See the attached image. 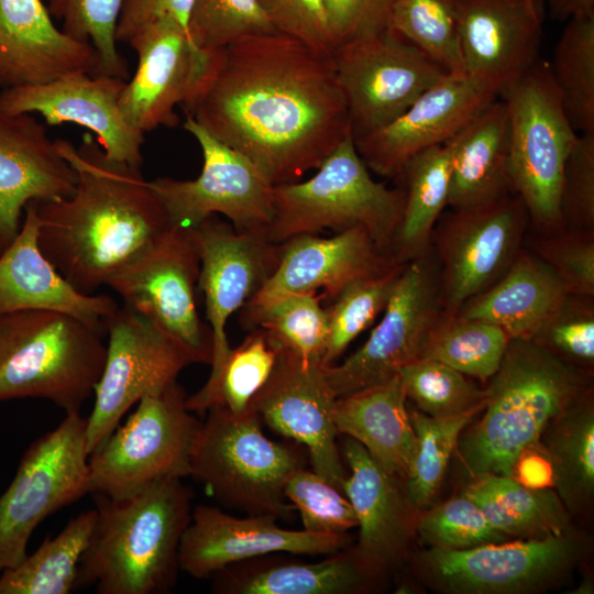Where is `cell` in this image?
Instances as JSON below:
<instances>
[{
	"label": "cell",
	"instance_id": "46",
	"mask_svg": "<svg viewBox=\"0 0 594 594\" xmlns=\"http://www.w3.org/2000/svg\"><path fill=\"white\" fill-rule=\"evenodd\" d=\"M125 0H50L51 16L62 22V32L97 52L96 75L127 80L129 64L117 47L116 31Z\"/></svg>",
	"mask_w": 594,
	"mask_h": 594
},
{
	"label": "cell",
	"instance_id": "35",
	"mask_svg": "<svg viewBox=\"0 0 594 594\" xmlns=\"http://www.w3.org/2000/svg\"><path fill=\"white\" fill-rule=\"evenodd\" d=\"M451 175L449 141L414 156L397 176L404 179V208L391 257L406 264L431 251L432 232L448 207Z\"/></svg>",
	"mask_w": 594,
	"mask_h": 594
},
{
	"label": "cell",
	"instance_id": "16",
	"mask_svg": "<svg viewBox=\"0 0 594 594\" xmlns=\"http://www.w3.org/2000/svg\"><path fill=\"white\" fill-rule=\"evenodd\" d=\"M332 63L353 140L393 121L448 75L388 29L339 45Z\"/></svg>",
	"mask_w": 594,
	"mask_h": 594
},
{
	"label": "cell",
	"instance_id": "4",
	"mask_svg": "<svg viewBox=\"0 0 594 594\" xmlns=\"http://www.w3.org/2000/svg\"><path fill=\"white\" fill-rule=\"evenodd\" d=\"M590 386V373L531 340L510 339L485 388L481 419L461 433L458 447L472 475L512 476L519 453Z\"/></svg>",
	"mask_w": 594,
	"mask_h": 594
},
{
	"label": "cell",
	"instance_id": "44",
	"mask_svg": "<svg viewBox=\"0 0 594 594\" xmlns=\"http://www.w3.org/2000/svg\"><path fill=\"white\" fill-rule=\"evenodd\" d=\"M397 375L406 398L430 417L482 411L485 406V388H479L465 374L440 361L419 358L402 367Z\"/></svg>",
	"mask_w": 594,
	"mask_h": 594
},
{
	"label": "cell",
	"instance_id": "38",
	"mask_svg": "<svg viewBox=\"0 0 594 594\" xmlns=\"http://www.w3.org/2000/svg\"><path fill=\"white\" fill-rule=\"evenodd\" d=\"M509 340L496 324L441 310L420 358L440 361L468 376L487 381L498 370Z\"/></svg>",
	"mask_w": 594,
	"mask_h": 594
},
{
	"label": "cell",
	"instance_id": "13",
	"mask_svg": "<svg viewBox=\"0 0 594 594\" xmlns=\"http://www.w3.org/2000/svg\"><path fill=\"white\" fill-rule=\"evenodd\" d=\"M432 232L439 261L442 311L454 314L470 298L490 288L521 250L529 217L510 194L495 201L452 209Z\"/></svg>",
	"mask_w": 594,
	"mask_h": 594
},
{
	"label": "cell",
	"instance_id": "42",
	"mask_svg": "<svg viewBox=\"0 0 594 594\" xmlns=\"http://www.w3.org/2000/svg\"><path fill=\"white\" fill-rule=\"evenodd\" d=\"M388 30L447 74L464 75L452 0H394Z\"/></svg>",
	"mask_w": 594,
	"mask_h": 594
},
{
	"label": "cell",
	"instance_id": "52",
	"mask_svg": "<svg viewBox=\"0 0 594 594\" xmlns=\"http://www.w3.org/2000/svg\"><path fill=\"white\" fill-rule=\"evenodd\" d=\"M559 209L563 230L594 231V132L580 133L569 153Z\"/></svg>",
	"mask_w": 594,
	"mask_h": 594
},
{
	"label": "cell",
	"instance_id": "3",
	"mask_svg": "<svg viewBox=\"0 0 594 594\" xmlns=\"http://www.w3.org/2000/svg\"><path fill=\"white\" fill-rule=\"evenodd\" d=\"M92 495L97 519L79 563L77 586L95 584L100 594L170 590L191 516V490L179 477H166L123 498Z\"/></svg>",
	"mask_w": 594,
	"mask_h": 594
},
{
	"label": "cell",
	"instance_id": "25",
	"mask_svg": "<svg viewBox=\"0 0 594 594\" xmlns=\"http://www.w3.org/2000/svg\"><path fill=\"white\" fill-rule=\"evenodd\" d=\"M76 180L45 125L0 103V254L18 235L29 202L69 197Z\"/></svg>",
	"mask_w": 594,
	"mask_h": 594
},
{
	"label": "cell",
	"instance_id": "34",
	"mask_svg": "<svg viewBox=\"0 0 594 594\" xmlns=\"http://www.w3.org/2000/svg\"><path fill=\"white\" fill-rule=\"evenodd\" d=\"M473 477L462 495L510 539H543L573 531L572 516L553 488H530L506 475Z\"/></svg>",
	"mask_w": 594,
	"mask_h": 594
},
{
	"label": "cell",
	"instance_id": "10",
	"mask_svg": "<svg viewBox=\"0 0 594 594\" xmlns=\"http://www.w3.org/2000/svg\"><path fill=\"white\" fill-rule=\"evenodd\" d=\"M86 428L80 413L66 414L24 451L0 495V572L26 557L29 540L46 517L91 494Z\"/></svg>",
	"mask_w": 594,
	"mask_h": 594
},
{
	"label": "cell",
	"instance_id": "29",
	"mask_svg": "<svg viewBox=\"0 0 594 594\" xmlns=\"http://www.w3.org/2000/svg\"><path fill=\"white\" fill-rule=\"evenodd\" d=\"M344 457L350 468L342 492L350 501L359 527L355 550L376 574L405 557L416 528L414 510L402 480L386 472L365 450L349 438Z\"/></svg>",
	"mask_w": 594,
	"mask_h": 594
},
{
	"label": "cell",
	"instance_id": "36",
	"mask_svg": "<svg viewBox=\"0 0 594 594\" xmlns=\"http://www.w3.org/2000/svg\"><path fill=\"white\" fill-rule=\"evenodd\" d=\"M554 472L553 490L570 515L587 509L594 494V397L590 385L540 438Z\"/></svg>",
	"mask_w": 594,
	"mask_h": 594
},
{
	"label": "cell",
	"instance_id": "49",
	"mask_svg": "<svg viewBox=\"0 0 594 594\" xmlns=\"http://www.w3.org/2000/svg\"><path fill=\"white\" fill-rule=\"evenodd\" d=\"M531 341L590 373L594 364V297L568 294Z\"/></svg>",
	"mask_w": 594,
	"mask_h": 594
},
{
	"label": "cell",
	"instance_id": "9",
	"mask_svg": "<svg viewBox=\"0 0 594 594\" xmlns=\"http://www.w3.org/2000/svg\"><path fill=\"white\" fill-rule=\"evenodd\" d=\"M176 382L143 397L135 411L88 457L91 494L123 498L166 477L189 476L201 422Z\"/></svg>",
	"mask_w": 594,
	"mask_h": 594
},
{
	"label": "cell",
	"instance_id": "6",
	"mask_svg": "<svg viewBox=\"0 0 594 594\" xmlns=\"http://www.w3.org/2000/svg\"><path fill=\"white\" fill-rule=\"evenodd\" d=\"M304 182L274 185L267 238L276 244L324 230L361 227L389 254L404 208V190L374 180L352 135Z\"/></svg>",
	"mask_w": 594,
	"mask_h": 594
},
{
	"label": "cell",
	"instance_id": "40",
	"mask_svg": "<svg viewBox=\"0 0 594 594\" xmlns=\"http://www.w3.org/2000/svg\"><path fill=\"white\" fill-rule=\"evenodd\" d=\"M242 322L263 330L276 350L322 362L328 340L327 309L316 293L293 294L242 308Z\"/></svg>",
	"mask_w": 594,
	"mask_h": 594
},
{
	"label": "cell",
	"instance_id": "1",
	"mask_svg": "<svg viewBox=\"0 0 594 594\" xmlns=\"http://www.w3.org/2000/svg\"><path fill=\"white\" fill-rule=\"evenodd\" d=\"M182 108L274 185L298 182L352 135L332 57L277 31L209 52Z\"/></svg>",
	"mask_w": 594,
	"mask_h": 594
},
{
	"label": "cell",
	"instance_id": "55",
	"mask_svg": "<svg viewBox=\"0 0 594 594\" xmlns=\"http://www.w3.org/2000/svg\"><path fill=\"white\" fill-rule=\"evenodd\" d=\"M195 0H125L116 31L117 42L128 43L145 23L170 15L188 31V20Z\"/></svg>",
	"mask_w": 594,
	"mask_h": 594
},
{
	"label": "cell",
	"instance_id": "37",
	"mask_svg": "<svg viewBox=\"0 0 594 594\" xmlns=\"http://www.w3.org/2000/svg\"><path fill=\"white\" fill-rule=\"evenodd\" d=\"M96 519V508L80 513L19 564L0 572V594L70 593Z\"/></svg>",
	"mask_w": 594,
	"mask_h": 594
},
{
	"label": "cell",
	"instance_id": "47",
	"mask_svg": "<svg viewBox=\"0 0 594 594\" xmlns=\"http://www.w3.org/2000/svg\"><path fill=\"white\" fill-rule=\"evenodd\" d=\"M187 28L191 41L205 52L276 32L257 0H195Z\"/></svg>",
	"mask_w": 594,
	"mask_h": 594
},
{
	"label": "cell",
	"instance_id": "45",
	"mask_svg": "<svg viewBox=\"0 0 594 594\" xmlns=\"http://www.w3.org/2000/svg\"><path fill=\"white\" fill-rule=\"evenodd\" d=\"M405 264L391 271L350 283L327 308L328 340L323 365L330 366L349 344L385 309Z\"/></svg>",
	"mask_w": 594,
	"mask_h": 594
},
{
	"label": "cell",
	"instance_id": "51",
	"mask_svg": "<svg viewBox=\"0 0 594 594\" xmlns=\"http://www.w3.org/2000/svg\"><path fill=\"white\" fill-rule=\"evenodd\" d=\"M530 248L569 294L594 297V231L562 230L540 235Z\"/></svg>",
	"mask_w": 594,
	"mask_h": 594
},
{
	"label": "cell",
	"instance_id": "11",
	"mask_svg": "<svg viewBox=\"0 0 594 594\" xmlns=\"http://www.w3.org/2000/svg\"><path fill=\"white\" fill-rule=\"evenodd\" d=\"M199 271L193 229L170 226L116 271L106 286L121 297L123 306L180 343L195 363L211 364V331L196 305Z\"/></svg>",
	"mask_w": 594,
	"mask_h": 594
},
{
	"label": "cell",
	"instance_id": "53",
	"mask_svg": "<svg viewBox=\"0 0 594 594\" xmlns=\"http://www.w3.org/2000/svg\"><path fill=\"white\" fill-rule=\"evenodd\" d=\"M274 29L311 50L332 57L324 0H257Z\"/></svg>",
	"mask_w": 594,
	"mask_h": 594
},
{
	"label": "cell",
	"instance_id": "14",
	"mask_svg": "<svg viewBox=\"0 0 594 594\" xmlns=\"http://www.w3.org/2000/svg\"><path fill=\"white\" fill-rule=\"evenodd\" d=\"M107 333L106 361L87 417L88 453L119 426L134 404L176 383L179 373L195 363L180 343L123 305L109 318Z\"/></svg>",
	"mask_w": 594,
	"mask_h": 594
},
{
	"label": "cell",
	"instance_id": "22",
	"mask_svg": "<svg viewBox=\"0 0 594 594\" xmlns=\"http://www.w3.org/2000/svg\"><path fill=\"white\" fill-rule=\"evenodd\" d=\"M497 95L466 75H446L402 114L354 141L369 170L396 178L417 154L458 134Z\"/></svg>",
	"mask_w": 594,
	"mask_h": 594
},
{
	"label": "cell",
	"instance_id": "43",
	"mask_svg": "<svg viewBox=\"0 0 594 594\" xmlns=\"http://www.w3.org/2000/svg\"><path fill=\"white\" fill-rule=\"evenodd\" d=\"M408 411L417 437V451L404 483L410 504L420 509L437 494L461 433L481 411L444 418L430 417L417 408Z\"/></svg>",
	"mask_w": 594,
	"mask_h": 594
},
{
	"label": "cell",
	"instance_id": "19",
	"mask_svg": "<svg viewBox=\"0 0 594 594\" xmlns=\"http://www.w3.org/2000/svg\"><path fill=\"white\" fill-rule=\"evenodd\" d=\"M277 352L270 377L249 406L274 431L305 446L312 471L342 492L346 476L333 422L337 397L327 381L326 365L288 351Z\"/></svg>",
	"mask_w": 594,
	"mask_h": 594
},
{
	"label": "cell",
	"instance_id": "30",
	"mask_svg": "<svg viewBox=\"0 0 594 594\" xmlns=\"http://www.w3.org/2000/svg\"><path fill=\"white\" fill-rule=\"evenodd\" d=\"M349 546L314 563L262 557L231 564L213 575L224 594H352L378 576Z\"/></svg>",
	"mask_w": 594,
	"mask_h": 594
},
{
	"label": "cell",
	"instance_id": "33",
	"mask_svg": "<svg viewBox=\"0 0 594 594\" xmlns=\"http://www.w3.org/2000/svg\"><path fill=\"white\" fill-rule=\"evenodd\" d=\"M449 143V207L481 206L514 194L508 175V112L503 99H495Z\"/></svg>",
	"mask_w": 594,
	"mask_h": 594
},
{
	"label": "cell",
	"instance_id": "56",
	"mask_svg": "<svg viewBox=\"0 0 594 594\" xmlns=\"http://www.w3.org/2000/svg\"><path fill=\"white\" fill-rule=\"evenodd\" d=\"M510 477L530 488L554 487L553 466L540 440L519 453L513 465Z\"/></svg>",
	"mask_w": 594,
	"mask_h": 594
},
{
	"label": "cell",
	"instance_id": "15",
	"mask_svg": "<svg viewBox=\"0 0 594 594\" xmlns=\"http://www.w3.org/2000/svg\"><path fill=\"white\" fill-rule=\"evenodd\" d=\"M183 127L201 148L200 175L191 180H148L170 224L193 228L210 216L222 215L237 231H266L273 217L271 179L250 158L212 136L191 118L186 117Z\"/></svg>",
	"mask_w": 594,
	"mask_h": 594
},
{
	"label": "cell",
	"instance_id": "17",
	"mask_svg": "<svg viewBox=\"0 0 594 594\" xmlns=\"http://www.w3.org/2000/svg\"><path fill=\"white\" fill-rule=\"evenodd\" d=\"M429 253L404 265L382 319L364 344L341 364L324 367L337 398L386 383L420 358L442 310L438 266Z\"/></svg>",
	"mask_w": 594,
	"mask_h": 594
},
{
	"label": "cell",
	"instance_id": "41",
	"mask_svg": "<svg viewBox=\"0 0 594 594\" xmlns=\"http://www.w3.org/2000/svg\"><path fill=\"white\" fill-rule=\"evenodd\" d=\"M564 112L580 133L594 132V14L571 18L549 63Z\"/></svg>",
	"mask_w": 594,
	"mask_h": 594
},
{
	"label": "cell",
	"instance_id": "26",
	"mask_svg": "<svg viewBox=\"0 0 594 594\" xmlns=\"http://www.w3.org/2000/svg\"><path fill=\"white\" fill-rule=\"evenodd\" d=\"M396 265L399 264L380 250L361 227L330 238L297 235L280 243L277 267L246 305H263L318 289L333 300L350 283L384 274Z\"/></svg>",
	"mask_w": 594,
	"mask_h": 594
},
{
	"label": "cell",
	"instance_id": "28",
	"mask_svg": "<svg viewBox=\"0 0 594 594\" xmlns=\"http://www.w3.org/2000/svg\"><path fill=\"white\" fill-rule=\"evenodd\" d=\"M89 43L57 29L42 0H0V88L37 85L64 75L97 74Z\"/></svg>",
	"mask_w": 594,
	"mask_h": 594
},
{
	"label": "cell",
	"instance_id": "54",
	"mask_svg": "<svg viewBox=\"0 0 594 594\" xmlns=\"http://www.w3.org/2000/svg\"><path fill=\"white\" fill-rule=\"evenodd\" d=\"M393 3L394 0H324L336 48L358 37L387 30Z\"/></svg>",
	"mask_w": 594,
	"mask_h": 594
},
{
	"label": "cell",
	"instance_id": "2",
	"mask_svg": "<svg viewBox=\"0 0 594 594\" xmlns=\"http://www.w3.org/2000/svg\"><path fill=\"white\" fill-rule=\"evenodd\" d=\"M76 172L74 193L37 202L38 245L79 293L94 295L172 224L140 167L110 158L95 135L55 139Z\"/></svg>",
	"mask_w": 594,
	"mask_h": 594
},
{
	"label": "cell",
	"instance_id": "18",
	"mask_svg": "<svg viewBox=\"0 0 594 594\" xmlns=\"http://www.w3.org/2000/svg\"><path fill=\"white\" fill-rule=\"evenodd\" d=\"M138 54V68L121 92L125 120L146 133L175 128L177 107L195 95L206 73L209 52L198 48L187 29L170 15L142 25L128 41Z\"/></svg>",
	"mask_w": 594,
	"mask_h": 594
},
{
	"label": "cell",
	"instance_id": "23",
	"mask_svg": "<svg viewBox=\"0 0 594 594\" xmlns=\"http://www.w3.org/2000/svg\"><path fill=\"white\" fill-rule=\"evenodd\" d=\"M125 81L70 73L44 84L2 89L0 103L12 113H38L50 125H81L95 135L110 158L141 167L144 133L125 120L119 105Z\"/></svg>",
	"mask_w": 594,
	"mask_h": 594
},
{
	"label": "cell",
	"instance_id": "57",
	"mask_svg": "<svg viewBox=\"0 0 594 594\" xmlns=\"http://www.w3.org/2000/svg\"><path fill=\"white\" fill-rule=\"evenodd\" d=\"M543 15L547 8L550 16L557 20H570L574 16L594 14V0H532Z\"/></svg>",
	"mask_w": 594,
	"mask_h": 594
},
{
	"label": "cell",
	"instance_id": "12",
	"mask_svg": "<svg viewBox=\"0 0 594 594\" xmlns=\"http://www.w3.org/2000/svg\"><path fill=\"white\" fill-rule=\"evenodd\" d=\"M573 531L543 539H512L471 549L427 548L415 559L430 587L449 594H522L554 585L584 554Z\"/></svg>",
	"mask_w": 594,
	"mask_h": 594
},
{
	"label": "cell",
	"instance_id": "39",
	"mask_svg": "<svg viewBox=\"0 0 594 594\" xmlns=\"http://www.w3.org/2000/svg\"><path fill=\"white\" fill-rule=\"evenodd\" d=\"M277 355L266 333L253 329L237 348L230 349L221 365L210 372L206 384L186 397L187 408L200 414L215 406L234 414L244 411L270 377Z\"/></svg>",
	"mask_w": 594,
	"mask_h": 594
},
{
	"label": "cell",
	"instance_id": "21",
	"mask_svg": "<svg viewBox=\"0 0 594 594\" xmlns=\"http://www.w3.org/2000/svg\"><path fill=\"white\" fill-rule=\"evenodd\" d=\"M351 544L348 534L329 535L279 527L270 515L235 517L198 505L182 536L179 569L191 576H213L222 569L277 553L331 554Z\"/></svg>",
	"mask_w": 594,
	"mask_h": 594
},
{
	"label": "cell",
	"instance_id": "48",
	"mask_svg": "<svg viewBox=\"0 0 594 594\" xmlns=\"http://www.w3.org/2000/svg\"><path fill=\"white\" fill-rule=\"evenodd\" d=\"M415 529L419 541L427 548L464 550L512 540L486 519L473 501L462 494L419 516Z\"/></svg>",
	"mask_w": 594,
	"mask_h": 594
},
{
	"label": "cell",
	"instance_id": "27",
	"mask_svg": "<svg viewBox=\"0 0 594 594\" xmlns=\"http://www.w3.org/2000/svg\"><path fill=\"white\" fill-rule=\"evenodd\" d=\"M37 201L29 202L20 231L0 254V315L19 310L70 314L107 333V322L119 305L108 295L77 292L38 245Z\"/></svg>",
	"mask_w": 594,
	"mask_h": 594
},
{
	"label": "cell",
	"instance_id": "20",
	"mask_svg": "<svg viewBox=\"0 0 594 594\" xmlns=\"http://www.w3.org/2000/svg\"><path fill=\"white\" fill-rule=\"evenodd\" d=\"M200 260L197 288L205 296L206 318L212 336L211 372L223 362L231 346L227 322L265 284L278 265L280 244L265 230L237 231L230 222L210 216L193 227Z\"/></svg>",
	"mask_w": 594,
	"mask_h": 594
},
{
	"label": "cell",
	"instance_id": "7",
	"mask_svg": "<svg viewBox=\"0 0 594 594\" xmlns=\"http://www.w3.org/2000/svg\"><path fill=\"white\" fill-rule=\"evenodd\" d=\"M207 413L191 450L189 476L226 507L288 518L295 507L285 496V485L304 468L301 455L267 438L250 406L240 414L222 406Z\"/></svg>",
	"mask_w": 594,
	"mask_h": 594
},
{
	"label": "cell",
	"instance_id": "5",
	"mask_svg": "<svg viewBox=\"0 0 594 594\" xmlns=\"http://www.w3.org/2000/svg\"><path fill=\"white\" fill-rule=\"evenodd\" d=\"M103 333L57 310L0 315V402L44 398L80 413L101 376Z\"/></svg>",
	"mask_w": 594,
	"mask_h": 594
},
{
	"label": "cell",
	"instance_id": "32",
	"mask_svg": "<svg viewBox=\"0 0 594 594\" xmlns=\"http://www.w3.org/2000/svg\"><path fill=\"white\" fill-rule=\"evenodd\" d=\"M568 294L540 257L521 249L506 273L466 300L458 312L496 324L510 339L532 340Z\"/></svg>",
	"mask_w": 594,
	"mask_h": 594
},
{
	"label": "cell",
	"instance_id": "24",
	"mask_svg": "<svg viewBox=\"0 0 594 594\" xmlns=\"http://www.w3.org/2000/svg\"><path fill=\"white\" fill-rule=\"evenodd\" d=\"M464 75L501 97L538 61L542 13L532 0H452Z\"/></svg>",
	"mask_w": 594,
	"mask_h": 594
},
{
	"label": "cell",
	"instance_id": "50",
	"mask_svg": "<svg viewBox=\"0 0 594 594\" xmlns=\"http://www.w3.org/2000/svg\"><path fill=\"white\" fill-rule=\"evenodd\" d=\"M285 496L299 512L307 531L343 535L358 526L348 497L314 471H295L285 485Z\"/></svg>",
	"mask_w": 594,
	"mask_h": 594
},
{
	"label": "cell",
	"instance_id": "8",
	"mask_svg": "<svg viewBox=\"0 0 594 594\" xmlns=\"http://www.w3.org/2000/svg\"><path fill=\"white\" fill-rule=\"evenodd\" d=\"M501 97L508 112L513 193L541 235L560 232L563 170L579 133L564 112L549 63L539 59Z\"/></svg>",
	"mask_w": 594,
	"mask_h": 594
},
{
	"label": "cell",
	"instance_id": "31",
	"mask_svg": "<svg viewBox=\"0 0 594 594\" xmlns=\"http://www.w3.org/2000/svg\"><path fill=\"white\" fill-rule=\"evenodd\" d=\"M406 400L397 375L386 383L338 397L333 408L338 433L361 443L386 472L403 482L417 451Z\"/></svg>",
	"mask_w": 594,
	"mask_h": 594
}]
</instances>
